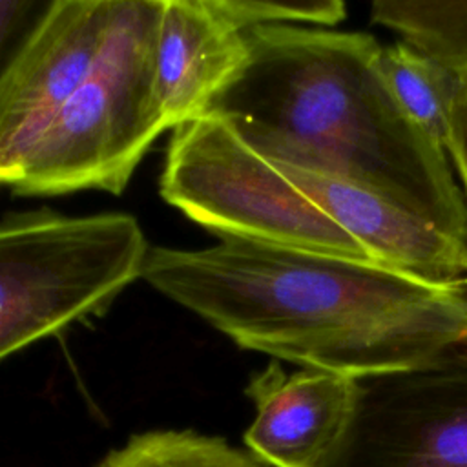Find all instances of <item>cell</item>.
<instances>
[{
    "label": "cell",
    "instance_id": "6da1fadb",
    "mask_svg": "<svg viewBox=\"0 0 467 467\" xmlns=\"http://www.w3.org/2000/svg\"><path fill=\"white\" fill-rule=\"evenodd\" d=\"M140 279L243 348L352 379L467 341V285L328 252L244 237L150 246Z\"/></svg>",
    "mask_w": 467,
    "mask_h": 467
},
{
    "label": "cell",
    "instance_id": "7a4b0ae2",
    "mask_svg": "<svg viewBox=\"0 0 467 467\" xmlns=\"http://www.w3.org/2000/svg\"><path fill=\"white\" fill-rule=\"evenodd\" d=\"M243 35L244 58L204 115L268 159L368 188L467 243L451 161L390 93L372 35L296 24Z\"/></svg>",
    "mask_w": 467,
    "mask_h": 467
},
{
    "label": "cell",
    "instance_id": "3957f363",
    "mask_svg": "<svg viewBox=\"0 0 467 467\" xmlns=\"http://www.w3.org/2000/svg\"><path fill=\"white\" fill-rule=\"evenodd\" d=\"M164 0H113L104 44L9 186L16 195L120 193L168 130L157 97Z\"/></svg>",
    "mask_w": 467,
    "mask_h": 467
},
{
    "label": "cell",
    "instance_id": "277c9868",
    "mask_svg": "<svg viewBox=\"0 0 467 467\" xmlns=\"http://www.w3.org/2000/svg\"><path fill=\"white\" fill-rule=\"evenodd\" d=\"M148 243L122 212H18L0 223V361L99 316L140 279Z\"/></svg>",
    "mask_w": 467,
    "mask_h": 467
},
{
    "label": "cell",
    "instance_id": "5b68a950",
    "mask_svg": "<svg viewBox=\"0 0 467 467\" xmlns=\"http://www.w3.org/2000/svg\"><path fill=\"white\" fill-rule=\"evenodd\" d=\"M162 199L219 237H244L372 261L228 122L199 117L171 130Z\"/></svg>",
    "mask_w": 467,
    "mask_h": 467
},
{
    "label": "cell",
    "instance_id": "8992f818",
    "mask_svg": "<svg viewBox=\"0 0 467 467\" xmlns=\"http://www.w3.org/2000/svg\"><path fill=\"white\" fill-rule=\"evenodd\" d=\"M316 467H467V341L356 379L350 420Z\"/></svg>",
    "mask_w": 467,
    "mask_h": 467
},
{
    "label": "cell",
    "instance_id": "52a82bcc",
    "mask_svg": "<svg viewBox=\"0 0 467 467\" xmlns=\"http://www.w3.org/2000/svg\"><path fill=\"white\" fill-rule=\"evenodd\" d=\"M113 0H55L0 84V186H11L27 155L88 77Z\"/></svg>",
    "mask_w": 467,
    "mask_h": 467
},
{
    "label": "cell",
    "instance_id": "ba28073f",
    "mask_svg": "<svg viewBox=\"0 0 467 467\" xmlns=\"http://www.w3.org/2000/svg\"><path fill=\"white\" fill-rule=\"evenodd\" d=\"M275 162L372 261L434 285H467V243L368 188Z\"/></svg>",
    "mask_w": 467,
    "mask_h": 467
},
{
    "label": "cell",
    "instance_id": "9c48e42d",
    "mask_svg": "<svg viewBox=\"0 0 467 467\" xmlns=\"http://www.w3.org/2000/svg\"><path fill=\"white\" fill-rule=\"evenodd\" d=\"M246 394L255 405L244 432L252 456L272 467H316L350 420L356 379L317 368L286 374L272 361Z\"/></svg>",
    "mask_w": 467,
    "mask_h": 467
},
{
    "label": "cell",
    "instance_id": "30bf717a",
    "mask_svg": "<svg viewBox=\"0 0 467 467\" xmlns=\"http://www.w3.org/2000/svg\"><path fill=\"white\" fill-rule=\"evenodd\" d=\"M244 35L213 0H164L157 35V97L168 130L204 115L244 58Z\"/></svg>",
    "mask_w": 467,
    "mask_h": 467
},
{
    "label": "cell",
    "instance_id": "8fae6325",
    "mask_svg": "<svg viewBox=\"0 0 467 467\" xmlns=\"http://www.w3.org/2000/svg\"><path fill=\"white\" fill-rule=\"evenodd\" d=\"M378 64L401 109L445 150L460 75L403 42L381 46Z\"/></svg>",
    "mask_w": 467,
    "mask_h": 467
},
{
    "label": "cell",
    "instance_id": "7c38bea8",
    "mask_svg": "<svg viewBox=\"0 0 467 467\" xmlns=\"http://www.w3.org/2000/svg\"><path fill=\"white\" fill-rule=\"evenodd\" d=\"M370 22L451 71L467 73V2L376 0Z\"/></svg>",
    "mask_w": 467,
    "mask_h": 467
},
{
    "label": "cell",
    "instance_id": "4fadbf2b",
    "mask_svg": "<svg viewBox=\"0 0 467 467\" xmlns=\"http://www.w3.org/2000/svg\"><path fill=\"white\" fill-rule=\"evenodd\" d=\"M100 467H263L221 438L190 431H157L133 436Z\"/></svg>",
    "mask_w": 467,
    "mask_h": 467
},
{
    "label": "cell",
    "instance_id": "5bb4252c",
    "mask_svg": "<svg viewBox=\"0 0 467 467\" xmlns=\"http://www.w3.org/2000/svg\"><path fill=\"white\" fill-rule=\"evenodd\" d=\"M213 4L241 31L272 24L332 27L347 16L341 0H213Z\"/></svg>",
    "mask_w": 467,
    "mask_h": 467
},
{
    "label": "cell",
    "instance_id": "9a60e30c",
    "mask_svg": "<svg viewBox=\"0 0 467 467\" xmlns=\"http://www.w3.org/2000/svg\"><path fill=\"white\" fill-rule=\"evenodd\" d=\"M55 0H0V84Z\"/></svg>",
    "mask_w": 467,
    "mask_h": 467
},
{
    "label": "cell",
    "instance_id": "2e32d148",
    "mask_svg": "<svg viewBox=\"0 0 467 467\" xmlns=\"http://www.w3.org/2000/svg\"><path fill=\"white\" fill-rule=\"evenodd\" d=\"M445 153L451 159V166L458 173L463 195L467 199V73L460 75V89L451 113Z\"/></svg>",
    "mask_w": 467,
    "mask_h": 467
}]
</instances>
